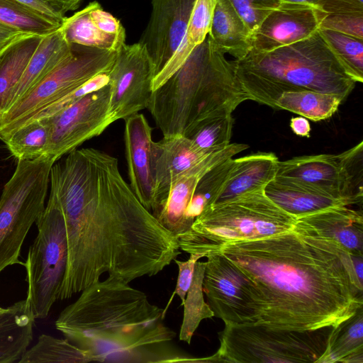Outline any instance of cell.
<instances>
[{
	"mask_svg": "<svg viewBox=\"0 0 363 363\" xmlns=\"http://www.w3.org/2000/svg\"><path fill=\"white\" fill-rule=\"evenodd\" d=\"M124 143L130 186L155 216L157 208L152 173V128L143 113L125 118Z\"/></svg>",
	"mask_w": 363,
	"mask_h": 363,
	"instance_id": "cell-17",
	"label": "cell"
},
{
	"mask_svg": "<svg viewBox=\"0 0 363 363\" xmlns=\"http://www.w3.org/2000/svg\"><path fill=\"white\" fill-rule=\"evenodd\" d=\"M71 52V45L65 40L61 26L43 36L13 89L6 110L53 71Z\"/></svg>",
	"mask_w": 363,
	"mask_h": 363,
	"instance_id": "cell-22",
	"label": "cell"
},
{
	"mask_svg": "<svg viewBox=\"0 0 363 363\" xmlns=\"http://www.w3.org/2000/svg\"><path fill=\"white\" fill-rule=\"evenodd\" d=\"M279 161L273 152H257L235 159L233 167L213 203L264 189L275 178Z\"/></svg>",
	"mask_w": 363,
	"mask_h": 363,
	"instance_id": "cell-21",
	"label": "cell"
},
{
	"mask_svg": "<svg viewBox=\"0 0 363 363\" xmlns=\"http://www.w3.org/2000/svg\"><path fill=\"white\" fill-rule=\"evenodd\" d=\"M196 0H152V12L140 43L155 68L161 71L179 47Z\"/></svg>",
	"mask_w": 363,
	"mask_h": 363,
	"instance_id": "cell-15",
	"label": "cell"
},
{
	"mask_svg": "<svg viewBox=\"0 0 363 363\" xmlns=\"http://www.w3.org/2000/svg\"><path fill=\"white\" fill-rule=\"evenodd\" d=\"M50 182L68 245L60 300L104 273L128 283L156 275L181 253L177 236L140 202L117 158L91 147L76 149L54 163Z\"/></svg>",
	"mask_w": 363,
	"mask_h": 363,
	"instance_id": "cell-1",
	"label": "cell"
},
{
	"mask_svg": "<svg viewBox=\"0 0 363 363\" xmlns=\"http://www.w3.org/2000/svg\"><path fill=\"white\" fill-rule=\"evenodd\" d=\"M296 218L259 189L207 206L190 228L177 235L180 250L206 255L221 244L272 235L294 229Z\"/></svg>",
	"mask_w": 363,
	"mask_h": 363,
	"instance_id": "cell-6",
	"label": "cell"
},
{
	"mask_svg": "<svg viewBox=\"0 0 363 363\" xmlns=\"http://www.w3.org/2000/svg\"><path fill=\"white\" fill-rule=\"evenodd\" d=\"M35 320L26 299L0 312V363H18L33 340Z\"/></svg>",
	"mask_w": 363,
	"mask_h": 363,
	"instance_id": "cell-23",
	"label": "cell"
},
{
	"mask_svg": "<svg viewBox=\"0 0 363 363\" xmlns=\"http://www.w3.org/2000/svg\"><path fill=\"white\" fill-rule=\"evenodd\" d=\"M22 35L26 34L0 23V52Z\"/></svg>",
	"mask_w": 363,
	"mask_h": 363,
	"instance_id": "cell-46",
	"label": "cell"
},
{
	"mask_svg": "<svg viewBox=\"0 0 363 363\" xmlns=\"http://www.w3.org/2000/svg\"><path fill=\"white\" fill-rule=\"evenodd\" d=\"M45 119L49 125L45 154L57 162L116 121L110 111L109 84Z\"/></svg>",
	"mask_w": 363,
	"mask_h": 363,
	"instance_id": "cell-13",
	"label": "cell"
},
{
	"mask_svg": "<svg viewBox=\"0 0 363 363\" xmlns=\"http://www.w3.org/2000/svg\"><path fill=\"white\" fill-rule=\"evenodd\" d=\"M222 254L252 282L257 323L269 328L315 330L337 327L363 307V285L353 257L337 242L296 228L231 240Z\"/></svg>",
	"mask_w": 363,
	"mask_h": 363,
	"instance_id": "cell-2",
	"label": "cell"
},
{
	"mask_svg": "<svg viewBox=\"0 0 363 363\" xmlns=\"http://www.w3.org/2000/svg\"><path fill=\"white\" fill-rule=\"evenodd\" d=\"M71 54L0 116V139L48 104L95 76L110 71L117 52L70 44Z\"/></svg>",
	"mask_w": 363,
	"mask_h": 363,
	"instance_id": "cell-10",
	"label": "cell"
},
{
	"mask_svg": "<svg viewBox=\"0 0 363 363\" xmlns=\"http://www.w3.org/2000/svg\"><path fill=\"white\" fill-rule=\"evenodd\" d=\"M205 257L203 291L214 316L225 324L258 322L257 293L250 279L220 252Z\"/></svg>",
	"mask_w": 363,
	"mask_h": 363,
	"instance_id": "cell-12",
	"label": "cell"
},
{
	"mask_svg": "<svg viewBox=\"0 0 363 363\" xmlns=\"http://www.w3.org/2000/svg\"><path fill=\"white\" fill-rule=\"evenodd\" d=\"M208 35L216 48L235 60L252 49V33L228 0H216Z\"/></svg>",
	"mask_w": 363,
	"mask_h": 363,
	"instance_id": "cell-25",
	"label": "cell"
},
{
	"mask_svg": "<svg viewBox=\"0 0 363 363\" xmlns=\"http://www.w3.org/2000/svg\"><path fill=\"white\" fill-rule=\"evenodd\" d=\"M190 257L186 261H180L177 259V258L174 260L178 267L179 274L174 291L172 293L169 303L164 309L165 314L174 294H177L180 298L182 301L181 306H183L186 293L191 284L195 264L201 258L204 257L201 254H190Z\"/></svg>",
	"mask_w": 363,
	"mask_h": 363,
	"instance_id": "cell-41",
	"label": "cell"
},
{
	"mask_svg": "<svg viewBox=\"0 0 363 363\" xmlns=\"http://www.w3.org/2000/svg\"><path fill=\"white\" fill-rule=\"evenodd\" d=\"M296 228L330 238L352 256L363 255V214L350 206L327 208L297 218Z\"/></svg>",
	"mask_w": 363,
	"mask_h": 363,
	"instance_id": "cell-20",
	"label": "cell"
},
{
	"mask_svg": "<svg viewBox=\"0 0 363 363\" xmlns=\"http://www.w3.org/2000/svg\"><path fill=\"white\" fill-rule=\"evenodd\" d=\"M319 33L347 74L355 82H363V39L330 30Z\"/></svg>",
	"mask_w": 363,
	"mask_h": 363,
	"instance_id": "cell-36",
	"label": "cell"
},
{
	"mask_svg": "<svg viewBox=\"0 0 363 363\" xmlns=\"http://www.w3.org/2000/svg\"><path fill=\"white\" fill-rule=\"evenodd\" d=\"M246 100L233 62L207 35L179 69L152 91L147 108L163 137H186L200 122L232 114Z\"/></svg>",
	"mask_w": 363,
	"mask_h": 363,
	"instance_id": "cell-4",
	"label": "cell"
},
{
	"mask_svg": "<svg viewBox=\"0 0 363 363\" xmlns=\"http://www.w3.org/2000/svg\"><path fill=\"white\" fill-rule=\"evenodd\" d=\"M4 308H2L1 306H0V312L4 310Z\"/></svg>",
	"mask_w": 363,
	"mask_h": 363,
	"instance_id": "cell-49",
	"label": "cell"
},
{
	"mask_svg": "<svg viewBox=\"0 0 363 363\" xmlns=\"http://www.w3.org/2000/svg\"><path fill=\"white\" fill-rule=\"evenodd\" d=\"M61 29L69 44H78L110 51L117 52L125 40V36L101 32L91 20L88 5L72 16L66 17Z\"/></svg>",
	"mask_w": 363,
	"mask_h": 363,
	"instance_id": "cell-30",
	"label": "cell"
},
{
	"mask_svg": "<svg viewBox=\"0 0 363 363\" xmlns=\"http://www.w3.org/2000/svg\"><path fill=\"white\" fill-rule=\"evenodd\" d=\"M80 293L55 325L95 362H172V355L155 347L172 341L176 333L164 325V309L152 304L144 292L108 276Z\"/></svg>",
	"mask_w": 363,
	"mask_h": 363,
	"instance_id": "cell-3",
	"label": "cell"
},
{
	"mask_svg": "<svg viewBox=\"0 0 363 363\" xmlns=\"http://www.w3.org/2000/svg\"><path fill=\"white\" fill-rule=\"evenodd\" d=\"M280 3L304 4L318 7L319 0H279Z\"/></svg>",
	"mask_w": 363,
	"mask_h": 363,
	"instance_id": "cell-48",
	"label": "cell"
},
{
	"mask_svg": "<svg viewBox=\"0 0 363 363\" xmlns=\"http://www.w3.org/2000/svg\"><path fill=\"white\" fill-rule=\"evenodd\" d=\"M45 16L52 21L62 25L66 16L47 0H15Z\"/></svg>",
	"mask_w": 363,
	"mask_h": 363,
	"instance_id": "cell-44",
	"label": "cell"
},
{
	"mask_svg": "<svg viewBox=\"0 0 363 363\" xmlns=\"http://www.w3.org/2000/svg\"><path fill=\"white\" fill-rule=\"evenodd\" d=\"M228 1L252 33L263 19L280 4L279 0Z\"/></svg>",
	"mask_w": 363,
	"mask_h": 363,
	"instance_id": "cell-39",
	"label": "cell"
},
{
	"mask_svg": "<svg viewBox=\"0 0 363 363\" xmlns=\"http://www.w3.org/2000/svg\"><path fill=\"white\" fill-rule=\"evenodd\" d=\"M0 23L26 35L45 36L62 25L15 0H0Z\"/></svg>",
	"mask_w": 363,
	"mask_h": 363,
	"instance_id": "cell-34",
	"label": "cell"
},
{
	"mask_svg": "<svg viewBox=\"0 0 363 363\" xmlns=\"http://www.w3.org/2000/svg\"><path fill=\"white\" fill-rule=\"evenodd\" d=\"M333 328L315 330L273 329L257 323L225 324L212 362L320 363Z\"/></svg>",
	"mask_w": 363,
	"mask_h": 363,
	"instance_id": "cell-7",
	"label": "cell"
},
{
	"mask_svg": "<svg viewBox=\"0 0 363 363\" xmlns=\"http://www.w3.org/2000/svg\"><path fill=\"white\" fill-rule=\"evenodd\" d=\"M89 14L96 26L103 33L125 36V28L121 22L111 13L105 11L97 1L88 4Z\"/></svg>",
	"mask_w": 363,
	"mask_h": 363,
	"instance_id": "cell-42",
	"label": "cell"
},
{
	"mask_svg": "<svg viewBox=\"0 0 363 363\" xmlns=\"http://www.w3.org/2000/svg\"><path fill=\"white\" fill-rule=\"evenodd\" d=\"M234 162L235 159L229 158L213 167L200 179L185 213L187 230L203 211L216 201Z\"/></svg>",
	"mask_w": 363,
	"mask_h": 363,
	"instance_id": "cell-35",
	"label": "cell"
},
{
	"mask_svg": "<svg viewBox=\"0 0 363 363\" xmlns=\"http://www.w3.org/2000/svg\"><path fill=\"white\" fill-rule=\"evenodd\" d=\"M233 62L247 100L274 108L285 91L312 90L333 94L345 101L356 84L319 30L306 39L271 51L250 50Z\"/></svg>",
	"mask_w": 363,
	"mask_h": 363,
	"instance_id": "cell-5",
	"label": "cell"
},
{
	"mask_svg": "<svg viewBox=\"0 0 363 363\" xmlns=\"http://www.w3.org/2000/svg\"><path fill=\"white\" fill-rule=\"evenodd\" d=\"M55 159L48 155L18 160L0 197V273L20 264L21 251L32 225L45 207Z\"/></svg>",
	"mask_w": 363,
	"mask_h": 363,
	"instance_id": "cell-8",
	"label": "cell"
},
{
	"mask_svg": "<svg viewBox=\"0 0 363 363\" xmlns=\"http://www.w3.org/2000/svg\"><path fill=\"white\" fill-rule=\"evenodd\" d=\"M151 153L157 218L166 202L174 180L212 152L206 153L196 147L189 138L176 135L153 141Z\"/></svg>",
	"mask_w": 363,
	"mask_h": 363,
	"instance_id": "cell-19",
	"label": "cell"
},
{
	"mask_svg": "<svg viewBox=\"0 0 363 363\" xmlns=\"http://www.w3.org/2000/svg\"><path fill=\"white\" fill-rule=\"evenodd\" d=\"M95 362L93 355L67 339L43 334L28 347L18 363H79Z\"/></svg>",
	"mask_w": 363,
	"mask_h": 363,
	"instance_id": "cell-31",
	"label": "cell"
},
{
	"mask_svg": "<svg viewBox=\"0 0 363 363\" xmlns=\"http://www.w3.org/2000/svg\"><path fill=\"white\" fill-rule=\"evenodd\" d=\"M264 193L296 219L332 207L350 206L343 200L276 177L266 186Z\"/></svg>",
	"mask_w": 363,
	"mask_h": 363,
	"instance_id": "cell-24",
	"label": "cell"
},
{
	"mask_svg": "<svg viewBox=\"0 0 363 363\" xmlns=\"http://www.w3.org/2000/svg\"><path fill=\"white\" fill-rule=\"evenodd\" d=\"M233 121L232 114L207 118L196 125L186 138L199 150L213 152L230 144Z\"/></svg>",
	"mask_w": 363,
	"mask_h": 363,
	"instance_id": "cell-37",
	"label": "cell"
},
{
	"mask_svg": "<svg viewBox=\"0 0 363 363\" xmlns=\"http://www.w3.org/2000/svg\"><path fill=\"white\" fill-rule=\"evenodd\" d=\"M43 37L22 35L0 52V116Z\"/></svg>",
	"mask_w": 363,
	"mask_h": 363,
	"instance_id": "cell-27",
	"label": "cell"
},
{
	"mask_svg": "<svg viewBox=\"0 0 363 363\" xmlns=\"http://www.w3.org/2000/svg\"><path fill=\"white\" fill-rule=\"evenodd\" d=\"M108 73L109 72L101 73L91 78L76 89L69 92L64 96L37 111L21 125L33 121L51 117L56 113L72 105L87 94L106 86L109 83Z\"/></svg>",
	"mask_w": 363,
	"mask_h": 363,
	"instance_id": "cell-38",
	"label": "cell"
},
{
	"mask_svg": "<svg viewBox=\"0 0 363 363\" xmlns=\"http://www.w3.org/2000/svg\"><path fill=\"white\" fill-rule=\"evenodd\" d=\"M363 362V307L333 329L320 363Z\"/></svg>",
	"mask_w": 363,
	"mask_h": 363,
	"instance_id": "cell-28",
	"label": "cell"
},
{
	"mask_svg": "<svg viewBox=\"0 0 363 363\" xmlns=\"http://www.w3.org/2000/svg\"><path fill=\"white\" fill-rule=\"evenodd\" d=\"M276 178L347 202L362 203L363 142L339 155L320 154L279 161Z\"/></svg>",
	"mask_w": 363,
	"mask_h": 363,
	"instance_id": "cell-11",
	"label": "cell"
},
{
	"mask_svg": "<svg viewBox=\"0 0 363 363\" xmlns=\"http://www.w3.org/2000/svg\"><path fill=\"white\" fill-rule=\"evenodd\" d=\"M290 127L296 135L310 137L311 128L307 118L303 116L293 117L290 121Z\"/></svg>",
	"mask_w": 363,
	"mask_h": 363,
	"instance_id": "cell-45",
	"label": "cell"
},
{
	"mask_svg": "<svg viewBox=\"0 0 363 363\" xmlns=\"http://www.w3.org/2000/svg\"><path fill=\"white\" fill-rule=\"evenodd\" d=\"M342 101L341 97L333 94L312 90L285 91L277 100L275 108L319 121L330 118Z\"/></svg>",
	"mask_w": 363,
	"mask_h": 363,
	"instance_id": "cell-29",
	"label": "cell"
},
{
	"mask_svg": "<svg viewBox=\"0 0 363 363\" xmlns=\"http://www.w3.org/2000/svg\"><path fill=\"white\" fill-rule=\"evenodd\" d=\"M63 13L68 11H74L79 7L82 0H47Z\"/></svg>",
	"mask_w": 363,
	"mask_h": 363,
	"instance_id": "cell-47",
	"label": "cell"
},
{
	"mask_svg": "<svg viewBox=\"0 0 363 363\" xmlns=\"http://www.w3.org/2000/svg\"><path fill=\"white\" fill-rule=\"evenodd\" d=\"M49 138L47 119L28 122L3 138L12 156L18 160H30L45 154Z\"/></svg>",
	"mask_w": 363,
	"mask_h": 363,
	"instance_id": "cell-32",
	"label": "cell"
},
{
	"mask_svg": "<svg viewBox=\"0 0 363 363\" xmlns=\"http://www.w3.org/2000/svg\"><path fill=\"white\" fill-rule=\"evenodd\" d=\"M216 0H196L184 37L175 52L155 77L152 90L163 84L209 33Z\"/></svg>",
	"mask_w": 363,
	"mask_h": 363,
	"instance_id": "cell-26",
	"label": "cell"
},
{
	"mask_svg": "<svg viewBox=\"0 0 363 363\" xmlns=\"http://www.w3.org/2000/svg\"><path fill=\"white\" fill-rule=\"evenodd\" d=\"M35 224L37 235L23 263L28 286L26 300L35 318L45 319L60 300L68 261L65 220L58 200L51 191Z\"/></svg>",
	"mask_w": 363,
	"mask_h": 363,
	"instance_id": "cell-9",
	"label": "cell"
},
{
	"mask_svg": "<svg viewBox=\"0 0 363 363\" xmlns=\"http://www.w3.org/2000/svg\"><path fill=\"white\" fill-rule=\"evenodd\" d=\"M248 147L247 144L230 143L180 174L172 183L166 202L157 217L160 223L177 236L186 232L185 213L200 179L213 167Z\"/></svg>",
	"mask_w": 363,
	"mask_h": 363,
	"instance_id": "cell-18",
	"label": "cell"
},
{
	"mask_svg": "<svg viewBox=\"0 0 363 363\" xmlns=\"http://www.w3.org/2000/svg\"><path fill=\"white\" fill-rule=\"evenodd\" d=\"M318 7L327 14L363 12V0H319Z\"/></svg>",
	"mask_w": 363,
	"mask_h": 363,
	"instance_id": "cell-43",
	"label": "cell"
},
{
	"mask_svg": "<svg viewBox=\"0 0 363 363\" xmlns=\"http://www.w3.org/2000/svg\"><path fill=\"white\" fill-rule=\"evenodd\" d=\"M323 29L363 39V12L328 13L320 25Z\"/></svg>",
	"mask_w": 363,
	"mask_h": 363,
	"instance_id": "cell-40",
	"label": "cell"
},
{
	"mask_svg": "<svg viewBox=\"0 0 363 363\" xmlns=\"http://www.w3.org/2000/svg\"><path fill=\"white\" fill-rule=\"evenodd\" d=\"M326 15L316 6L280 3L253 32L251 50L267 52L306 39Z\"/></svg>",
	"mask_w": 363,
	"mask_h": 363,
	"instance_id": "cell-16",
	"label": "cell"
},
{
	"mask_svg": "<svg viewBox=\"0 0 363 363\" xmlns=\"http://www.w3.org/2000/svg\"><path fill=\"white\" fill-rule=\"evenodd\" d=\"M108 76L110 111L116 121L147 108L155 72L143 45L125 43L117 51Z\"/></svg>",
	"mask_w": 363,
	"mask_h": 363,
	"instance_id": "cell-14",
	"label": "cell"
},
{
	"mask_svg": "<svg viewBox=\"0 0 363 363\" xmlns=\"http://www.w3.org/2000/svg\"><path fill=\"white\" fill-rule=\"evenodd\" d=\"M206 262L197 261L195 264L191 284L186 293L183 304L184 313L179 338L188 344L200 323L214 316L213 311L204 301L203 279Z\"/></svg>",
	"mask_w": 363,
	"mask_h": 363,
	"instance_id": "cell-33",
	"label": "cell"
}]
</instances>
